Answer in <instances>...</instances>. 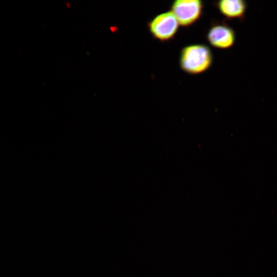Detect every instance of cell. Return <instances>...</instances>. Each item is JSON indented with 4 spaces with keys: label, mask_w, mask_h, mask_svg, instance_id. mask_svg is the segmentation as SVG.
Listing matches in <instances>:
<instances>
[{
    "label": "cell",
    "mask_w": 277,
    "mask_h": 277,
    "mask_svg": "<svg viewBox=\"0 0 277 277\" xmlns=\"http://www.w3.org/2000/svg\"><path fill=\"white\" fill-rule=\"evenodd\" d=\"M213 62L210 49L203 44L186 46L181 51L179 59L182 70L189 74H197L208 70Z\"/></svg>",
    "instance_id": "1"
},
{
    "label": "cell",
    "mask_w": 277,
    "mask_h": 277,
    "mask_svg": "<svg viewBox=\"0 0 277 277\" xmlns=\"http://www.w3.org/2000/svg\"><path fill=\"white\" fill-rule=\"evenodd\" d=\"M179 25L171 11L157 15L147 24L152 36L161 42H167L173 38L178 30Z\"/></svg>",
    "instance_id": "2"
},
{
    "label": "cell",
    "mask_w": 277,
    "mask_h": 277,
    "mask_svg": "<svg viewBox=\"0 0 277 277\" xmlns=\"http://www.w3.org/2000/svg\"><path fill=\"white\" fill-rule=\"evenodd\" d=\"M204 5L200 0H177L171 5V11L180 25L189 27L201 17Z\"/></svg>",
    "instance_id": "3"
},
{
    "label": "cell",
    "mask_w": 277,
    "mask_h": 277,
    "mask_svg": "<svg viewBox=\"0 0 277 277\" xmlns=\"http://www.w3.org/2000/svg\"><path fill=\"white\" fill-rule=\"evenodd\" d=\"M234 29L225 22L213 24L207 34V39L213 47L227 49L232 47L235 42Z\"/></svg>",
    "instance_id": "4"
},
{
    "label": "cell",
    "mask_w": 277,
    "mask_h": 277,
    "mask_svg": "<svg viewBox=\"0 0 277 277\" xmlns=\"http://www.w3.org/2000/svg\"><path fill=\"white\" fill-rule=\"evenodd\" d=\"M215 4L220 12L227 19H244L247 9V4L245 1L222 0Z\"/></svg>",
    "instance_id": "5"
}]
</instances>
